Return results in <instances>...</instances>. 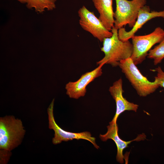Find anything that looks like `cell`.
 <instances>
[{
	"label": "cell",
	"instance_id": "cell-1",
	"mask_svg": "<svg viewBox=\"0 0 164 164\" xmlns=\"http://www.w3.org/2000/svg\"><path fill=\"white\" fill-rule=\"evenodd\" d=\"M118 29L114 27L111 30L112 36L105 38L103 41L101 51L104 56L97 62V65L108 64L113 67L118 66L120 61L131 57L133 53V45L128 40H120L118 35Z\"/></svg>",
	"mask_w": 164,
	"mask_h": 164
},
{
	"label": "cell",
	"instance_id": "cell-2",
	"mask_svg": "<svg viewBox=\"0 0 164 164\" xmlns=\"http://www.w3.org/2000/svg\"><path fill=\"white\" fill-rule=\"evenodd\" d=\"M26 130L20 119L13 115L0 118V149L11 151L21 143Z\"/></svg>",
	"mask_w": 164,
	"mask_h": 164
},
{
	"label": "cell",
	"instance_id": "cell-3",
	"mask_svg": "<svg viewBox=\"0 0 164 164\" xmlns=\"http://www.w3.org/2000/svg\"><path fill=\"white\" fill-rule=\"evenodd\" d=\"M118 66L139 96L146 97L159 87L156 80L150 81L142 75L131 57L120 61Z\"/></svg>",
	"mask_w": 164,
	"mask_h": 164
},
{
	"label": "cell",
	"instance_id": "cell-4",
	"mask_svg": "<svg viewBox=\"0 0 164 164\" xmlns=\"http://www.w3.org/2000/svg\"><path fill=\"white\" fill-rule=\"evenodd\" d=\"M114 27L118 29L128 25L132 28L136 21L139 10L145 5L146 0H115Z\"/></svg>",
	"mask_w": 164,
	"mask_h": 164
},
{
	"label": "cell",
	"instance_id": "cell-5",
	"mask_svg": "<svg viewBox=\"0 0 164 164\" xmlns=\"http://www.w3.org/2000/svg\"><path fill=\"white\" fill-rule=\"evenodd\" d=\"M164 37V30L160 27L149 34L133 36L131 38L133 51L131 58L134 63L136 65L142 63L153 46L160 42Z\"/></svg>",
	"mask_w": 164,
	"mask_h": 164
},
{
	"label": "cell",
	"instance_id": "cell-6",
	"mask_svg": "<svg viewBox=\"0 0 164 164\" xmlns=\"http://www.w3.org/2000/svg\"><path fill=\"white\" fill-rule=\"evenodd\" d=\"M54 99H53L47 109L49 122V128L53 130L54 132V137L52 142L54 145L60 143L62 142H67L73 139L79 140L83 139L90 142L97 149L99 147L95 142V138L91 136V133L88 132L80 133L72 132L63 130L56 123L53 115V107Z\"/></svg>",
	"mask_w": 164,
	"mask_h": 164
},
{
	"label": "cell",
	"instance_id": "cell-7",
	"mask_svg": "<svg viewBox=\"0 0 164 164\" xmlns=\"http://www.w3.org/2000/svg\"><path fill=\"white\" fill-rule=\"evenodd\" d=\"M78 13L81 27L101 42H103L105 38L112 36V32L106 28L93 12L89 10L85 6H83L80 8Z\"/></svg>",
	"mask_w": 164,
	"mask_h": 164
},
{
	"label": "cell",
	"instance_id": "cell-8",
	"mask_svg": "<svg viewBox=\"0 0 164 164\" xmlns=\"http://www.w3.org/2000/svg\"><path fill=\"white\" fill-rule=\"evenodd\" d=\"M104 65L101 64L93 70L86 73L75 82H69L65 86L66 94L72 98L78 99L85 96L87 91V87L95 78L101 75L102 67Z\"/></svg>",
	"mask_w": 164,
	"mask_h": 164
},
{
	"label": "cell",
	"instance_id": "cell-9",
	"mask_svg": "<svg viewBox=\"0 0 164 164\" xmlns=\"http://www.w3.org/2000/svg\"><path fill=\"white\" fill-rule=\"evenodd\" d=\"M156 17L164 19V10L160 11H151L149 6H144L139 10L136 22L131 30L127 31L123 27L118 29V35L119 39L123 41L129 40L135 35V33L144 24L151 19Z\"/></svg>",
	"mask_w": 164,
	"mask_h": 164
},
{
	"label": "cell",
	"instance_id": "cell-10",
	"mask_svg": "<svg viewBox=\"0 0 164 164\" xmlns=\"http://www.w3.org/2000/svg\"><path fill=\"white\" fill-rule=\"evenodd\" d=\"M108 131L104 134H100L99 137L103 141L105 142L108 139H111L115 142L117 147V161L121 164L124 162V156L123 154V150L128 147V145L134 141H140L145 139L146 136L144 134L139 135L135 139L126 141L120 138L118 134V127L117 122H110L107 126Z\"/></svg>",
	"mask_w": 164,
	"mask_h": 164
},
{
	"label": "cell",
	"instance_id": "cell-11",
	"mask_svg": "<svg viewBox=\"0 0 164 164\" xmlns=\"http://www.w3.org/2000/svg\"><path fill=\"white\" fill-rule=\"evenodd\" d=\"M109 91L115 100L116 111L111 122H116L119 115L125 111H132L136 112L138 105L128 101L123 96L122 80L121 78L114 82L110 87Z\"/></svg>",
	"mask_w": 164,
	"mask_h": 164
},
{
	"label": "cell",
	"instance_id": "cell-12",
	"mask_svg": "<svg viewBox=\"0 0 164 164\" xmlns=\"http://www.w3.org/2000/svg\"><path fill=\"white\" fill-rule=\"evenodd\" d=\"M99 14V19L110 31L114 27V19L112 7L113 0H92Z\"/></svg>",
	"mask_w": 164,
	"mask_h": 164
},
{
	"label": "cell",
	"instance_id": "cell-13",
	"mask_svg": "<svg viewBox=\"0 0 164 164\" xmlns=\"http://www.w3.org/2000/svg\"><path fill=\"white\" fill-rule=\"evenodd\" d=\"M56 0H26V6L29 9H34L36 12L42 13L46 10L52 11L56 8Z\"/></svg>",
	"mask_w": 164,
	"mask_h": 164
},
{
	"label": "cell",
	"instance_id": "cell-14",
	"mask_svg": "<svg viewBox=\"0 0 164 164\" xmlns=\"http://www.w3.org/2000/svg\"><path fill=\"white\" fill-rule=\"evenodd\" d=\"M147 57L153 60L155 65L161 62L164 58V37L158 45L149 51Z\"/></svg>",
	"mask_w": 164,
	"mask_h": 164
},
{
	"label": "cell",
	"instance_id": "cell-15",
	"mask_svg": "<svg viewBox=\"0 0 164 164\" xmlns=\"http://www.w3.org/2000/svg\"><path fill=\"white\" fill-rule=\"evenodd\" d=\"M155 70L157 72V75L155 77V80L157 81L159 87L164 88V72L159 66L156 68Z\"/></svg>",
	"mask_w": 164,
	"mask_h": 164
},
{
	"label": "cell",
	"instance_id": "cell-16",
	"mask_svg": "<svg viewBox=\"0 0 164 164\" xmlns=\"http://www.w3.org/2000/svg\"><path fill=\"white\" fill-rule=\"evenodd\" d=\"M12 153L11 151L0 149V163L6 164L9 162Z\"/></svg>",
	"mask_w": 164,
	"mask_h": 164
},
{
	"label": "cell",
	"instance_id": "cell-17",
	"mask_svg": "<svg viewBox=\"0 0 164 164\" xmlns=\"http://www.w3.org/2000/svg\"><path fill=\"white\" fill-rule=\"evenodd\" d=\"M20 3L22 4H26V0H16Z\"/></svg>",
	"mask_w": 164,
	"mask_h": 164
}]
</instances>
